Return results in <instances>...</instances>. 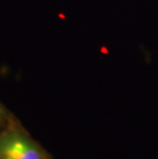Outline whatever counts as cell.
I'll return each mask as SVG.
<instances>
[{
    "instance_id": "7a4b0ae2",
    "label": "cell",
    "mask_w": 158,
    "mask_h": 159,
    "mask_svg": "<svg viewBox=\"0 0 158 159\" xmlns=\"http://www.w3.org/2000/svg\"><path fill=\"white\" fill-rule=\"evenodd\" d=\"M0 159H2V158H1V156H0Z\"/></svg>"
},
{
    "instance_id": "6da1fadb",
    "label": "cell",
    "mask_w": 158,
    "mask_h": 159,
    "mask_svg": "<svg viewBox=\"0 0 158 159\" xmlns=\"http://www.w3.org/2000/svg\"><path fill=\"white\" fill-rule=\"evenodd\" d=\"M0 156L2 159H45L29 139L16 131L0 138Z\"/></svg>"
}]
</instances>
